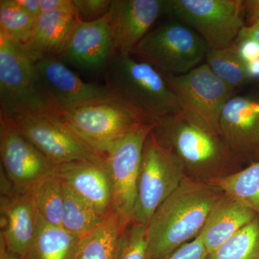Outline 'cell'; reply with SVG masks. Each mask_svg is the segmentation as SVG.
<instances>
[{"mask_svg":"<svg viewBox=\"0 0 259 259\" xmlns=\"http://www.w3.org/2000/svg\"><path fill=\"white\" fill-rule=\"evenodd\" d=\"M152 133L192 180L208 183L241 170L221 135L183 107L154 123Z\"/></svg>","mask_w":259,"mask_h":259,"instance_id":"1","label":"cell"},{"mask_svg":"<svg viewBox=\"0 0 259 259\" xmlns=\"http://www.w3.org/2000/svg\"><path fill=\"white\" fill-rule=\"evenodd\" d=\"M223 192L186 177L147 225L148 259H166L197 238Z\"/></svg>","mask_w":259,"mask_h":259,"instance_id":"2","label":"cell"},{"mask_svg":"<svg viewBox=\"0 0 259 259\" xmlns=\"http://www.w3.org/2000/svg\"><path fill=\"white\" fill-rule=\"evenodd\" d=\"M104 71L107 86L136 107L149 123L182 109L165 74L146 61L115 54Z\"/></svg>","mask_w":259,"mask_h":259,"instance_id":"3","label":"cell"},{"mask_svg":"<svg viewBox=\"0 0 259 259\" xmlns=\"http://www.w3.org/2000/svg\"><path fill=\"white\" fill-rule=\"evenodd\" d=\"M54 113L85 144L105 156L135 125L148 122L136 107L115 93Z\"/></svg>","mask_w":259,"mask_h":259,"instance_id":"4","label":"cell"},{"mask_svg":"<svg viewBox=\"0 0 259 259\" xmlns=\"http://www.w3.org/2000/svg\"><path fill=\"white\" fill-rule=\"evenodd\" d=\"M208 50L197 32L177 20L151 30L132 55L153 65L163 74L180 76L201 65Z\"/></svg>","mask_w":259,"mask_h":259,"instance_id":"5","label":"cell"},{"mask_svg":"<svg viewBox=\"0 0 259 259\" xmlns=\"http://www.w3.org/2000/svg\"><path fill=\"white\" fill-rule=\"evenodd\" d=\"M24 110L52 111L35 61L21 44L0 33V115L10 117Z\"/></svg>","mask_w":259,"mask_h":259,"instance_id":"6","label":"cell"},{"mask_svg":"<svg viewBox=\"0 0 259 259\" xmlns=\"http://www.w3.org/2000/svg\"><path fill=\"white\" fill-rule=\"evenodd\" d=\"M166 14L197 32L209 49L231 47L245 26L242 0H167Z\"/></svg>","mask_w":259,"mask_h":259,"instance_id":"7","label":"cell"},{"mask_svg":"<svg viewBox=\"0 0 259 259\" xmlns=\"http://www.w3.org/2000/svg\"><path fill=\"white\" fill-rule=\"evenodd\" d=\"M5 117L55 166L106 158L85 144L50 110H20Z\"/></svg>","mask_w":259,"mask_h":259,"instance_id":"8","label":"cell"},{"mask_svg":"<svg viewBox=\"0 0 259 259\" xmlns=\"http://www.w3.org/2000/svg\"><path fill=\"white\" fill-rule=\"evenodd\" d=\"M185 177L182 167L158 143L151 131L143 150L132 221L148 225L156 209Z\"/></svg>","mask_w":259,"mask_h":259,"instance_id":"9","label":"cell"},{"mask_svg":"<svg viewBox=\"0 0 259 259\" xmlns=\"http://www.w3.org/2000/svg\"><path fill=\"white\" fill-rule=\"evenodd\" d=\"M154 124L140 122L107 155L111 180L114 212L131 221L136 197L143 150Z\"/></svg>","mask_w":259,"mask_h":259,"instance_id":"10","label":"cell"},{"mask_svg":"<svg viewBox=\"0 0 259 259\" xmlns=\"http://www.w3.org/2000/svg\"><path fill=\"white\" fill-rule=\"evenodd\" d=\"M165 76L182 107L220 134L221 112L234 96L236 89L216 76L207 64L199 65L185 74Z\"/></svg>","mask_w":259,"mask_h":259,"instance_id":"11","label":"cell"},{"mask_svg":"<svg viewBox=\"0 0 259 259\" xmlns=\"http://www.w3.org/2000/svg\"><path fill=\"white\" fill-rule=\"evenodd\" d=\"M0 156L4 171L17 194H29L35 186L55 172V165L0 116Z\"/></svg>","mask_w":259,"mask_h":259,"instance_id":"12","label":"cell"},{"mask_svg":"<svg viewBox=\"0 0 259 259\" xmlns=\"http://www.w3.org/2000/svg\"><path fill=\"white\" fill-rule=\"evenodd\" d=\"M35 66L53 112L115 94L106 84L83 81L59 58H44L35 61Z\"/></svg>","mask_w":259,"mask_h":259,"instance_id":"13","label":"cell"},{"mask_svg":"<svg viewBox=\"0 0 259 259\" xmlns=\"http://www.w3.org/2000/svg\"><path fill=\"white\" fill-rule=\"evenodd\" d=\"M115 54L108 12L93 21L78 18L59 59L79 69L97 71L105 70Z\"/></svg>","mask_w":259,"mask_h":259,"instance_id":"14","label":"cell"},{"mask_svg":"<svg viewBox=\"0 0 259 259\" xmlns=\"http://www.w3.org/2000/svg\"><path fill=\"white\" fill-rule=\"evenodd\" d=\"M163 0H113L110 5L111 28L116 54L132 55L140 42L166 13Z\"/></svg>","mask_w":259,"mask_h":259,"instance_id":"15","label":"cell"},{"mask_svg":"<svg viewBox=\"0 0 259 259\" xmlns=\"http://www.w3.org/2000/svg\"><path fill=\"white\" fill-rule=\"evenodd\" d=\"M55 172L75 193L100 214L110 216L114 212L112 184L106 158L58 165Z\"/></svg>","mask_w":259,"mask_h":259,"instance_id":"16","label":"cell"},{"mask_svg":"<svg viewBox=\"0 0 259 259\" xmlns=\"http://www.w3.org/2000/svg\"><path fill=\"white\" fill-rule=\"evenodd\" d=\"M220 134L240 160L259 152V98L232 97L223 108Z\"/></svg>","mask_w":259,"mask_h":259,"instance_id":"17","label":"cell"},{"mask_svg":"<svg viewBox=\"0 0 259 259\" xmlns=\"http://www.w3.org/2000/svg\"><path fill=\"white\" fill-rule=\"evenodd\" d=\"M37 212L31 194L1 196V235L8 249L25 258L35 228Z\"/></svg>","mask_w":259,"mask_h":259,"instance_id":"18","label":"cell"},{"mask_svg":"<svg viewBox=\"0 0 259 259\" xmlns=\"http://www.w3.org/2000/svg\"><path fill=\"white\" fill-rule=\"evenodd\" d=\"M78 19L74 4L66 9L42 13L37 19L35 30L28 42L21 44L34 61L59 58Z\"/></svg>","mask_w":259,"mask_h":259,"instance_id":"19","label":"cell"},{"mask_svg":"<svg viewBox=\"0 0 259 259\" xmlns=\"http://www.w3.org/2000/svg\"><path fill=\"white\" fill-rule=\"evenodd\" d=\"M257 217L253 210L223 194L199 233L208 253L218 249Z\"/></svg>","mask_w":259,"mask_h":259,"instance_id":"20","label":"cell"},{"mask_svg":"<svg viewBox=\"0 0 259 259\" xmlns=\"http://www.w3.org/2000/svg\"><path fill=\"white\" fill-rule=\"evenodd\" d=\"M82 238L50 224L37 213L35 234L25 259H75Z\"/></svg>","mask_w":259,"mask_h":259,"instance_id":"21","label":"cell"},{"mask_svg":"<svg viewBox=\"0 0 259 259\" xmlns=\"http://www.w3.org/2000/svg\"><path fill=\"white\" fill-rule=\"evenodd\" d=\"M129 222L112 213L102 226L83 237L75 259H114L121 233Z\"/></svg>","mask_w":259,"mask_h":259,"instance_id":"22","label":"cell"},{"mask_svg":"<svg viewBox=\"0 0 259 259\" xmlns=\"http://www.w3.org/2000/svg\"><path fill=\"white\" fill-rule=\"evenodd\" d=\"M208 184L253 210L259 218V161Z\"/></svg>","mask_w":259,"mask_h":259,"instance_id":"23","label":"cell"},{"mask_svg":"<svg viewBox=\"0 0 259 259\" xmlns=\"http://www.w3.org/2000/svg\"><path fill=\"white\" fill-rule=\"evenodd\" d=\"M62 182L64 211L61 227L71 233L84 237L106 222L110 215L100 214L63 181Z\"/></svg>","mask_w":259,"mask_h":259,"instance_id":"24","label":"cell"},{"mask_svg":"<svg viewBox=\"0 0 259 259\" xmlns=\"http://www.w3.org/2000/svg\"><path fill=\"white\" fill-rule=\"evenodd\" d=\"M30 194L39 215L50 224L61 226L64 187L56 172L35 185Z\"/></svg>","mask_w":259,"mask_h":259,"instance_id":"25","label":"cell"},{"mask_svg":"<svg viewBox=\"0 0 259 259\" xmlns=\"http://www.w3.org/2000/svg\"><path fill=\"white\" fill-rule=\"evenodd\" d=\"M205 60L212 72L232 88H240L250 81L235 44L226 49H209Z\"/></svg>","mask_w":259,"mask_h":259,"instance_id":"26","label":"cell"},{"mask_svg":"<svg viewBox=\"0 0 259 259\" xmlns=\"http://www.w3.org/2000/svg\"><path fill=\"white\" fill-rule=\"evenodd\" d=\"M37 19L24 10L16 0L0 1V33L20 44L31 37Z\"/></svg>","mask_w":259,"mask_h":259,"instance_id":"27","label":"cell"},{"mask_svg":"<svg viewBox=\"0 0 259 259\" xmlns=\"http://www.w3.org/2000/svg\"><path fill=\"white\" fill-rule=\"evenodd\" d=\"M205 259H259V218L208 253Z\"/></svg>","mask_w":259,"mask_h":259,"instance_id":"28","label":"cell"},{"mask_svg":"<svg viewBox=\"0 0 259 259\" xmlns=\"http://www.w3.org/2000/svg\"><path fill=\"white\" fill-rule=\"evenodd\" d=\"M114 259H148L147 225L134 221L126 225Z\"/></svg>","mask_w":259,"mask_h":259,"instance_id":"29","label":"cell"},{"mask_svg":"<svg viewBox=\"0 0 259 259\" xmlns=\"http://www.w3.org/2000/svg\"><path fill=\"white\" fill-rule=\"evenodd\" d=\"M78 18L83 21H93L108 13L110 0H72Z\"/></svg>","mask_w":259,"mask_h":259,"instance_id":"30","label":"cell"},{"mask_svg":"<svg viewBox=\"0 0 259 259\" xmlns=\"http://www.w3.org/2000/svg\"><path fill=\"white\" fill-rule=\"evenodd\" d=\"M208 254L201 236L182 245L166 259H205Z\"/></svg>","mask_w":259,"mask_h":259,"instance_id":"31","label":"cell"},{"mask_svg":"<svg viewBox=\"0 0 259 259\" xmlns=\"http://www.w3.org/2000/svg\"><path fill=\"white\" fill-rule=\"evenodd\" d=\"M234 44L244 64L259 59V44L253 39H238Z\"/></svg>","mask_w":259,"mask_h":259,"instance_id":"32","label":"cell"},{"mask_svg":"<svg viewBox=\"0 0 259 259\" xmlns=\"http://www.w3.org/2000/svg\"><path fill=\"white\" fill-rule=\"evenodd\" d=\"M41 14L66 9L72 6L71 0H38Z\"/></svg>","mask_w":259,"mask_h":259,"instance_id":"33","label":"cell"},{"mask_svg":"<svg viewBox=\"0 0 259 259\" xmlns=\"http://www.w3.org/2000/svg\"><path fill=\"white\" fill-rule=\"evenodd\" d=\"M243 4L244 16L249 25L259 23V0H245Z\"/></svg>","mask_w":259,"mask_h":259,"instance_id":"34","label":"cell"},{"mask_svg":"<svg viewBox=\"0 0 259 259\" xmlns=\"http://www.w3.org/2000/svg\"><path fill=\"white\" fill-rule=\"evenodd\" d=\"M16 2L32 16L37 18L41 15L38 0H16Z\"/></svg>","mask_w":259,"mask_h":259,"instance_id":"35","label":"cell"},{"mask_svg":"<svg viewBox=\"0 0 259 259\" xmlns=\"http://www.w3.org/2000/svg\"><path fill=\"white\" fill-rule=\"evenodd\" d=\"M243 38L253 39L259 44V23L248 26L245 25L238 37V39Z\"/></svg>","mask_w":259,"mask_h":259,"instance_id":"36","label":"cell"},{"mask_svg":"<svg viewBox=\"0 0 259 259\" xmlns=\"http://www.w3.org/2000/svg\"><path fill=\"white\" fill-rule=\"evenodd\" d=\"M245 69L250 79H259V59L245 64Z\"/></svg>","mask_w":259,"mask_h":259,"instance_id":"37","label":"cell"},{"mask_svg":"<svg viewBox=\"0 0 259 259\" xmlns=\"http://www.w3.org/2000/svg\"><path fill=\"white\" fill-rule=\"evenodd\" d=\"M0 259H25L8 249L4 241L0 238Z\"/></svg>","mask_w":259,"mask_h":259,"instance_id":"38","label":"cell"}]
</instances>
